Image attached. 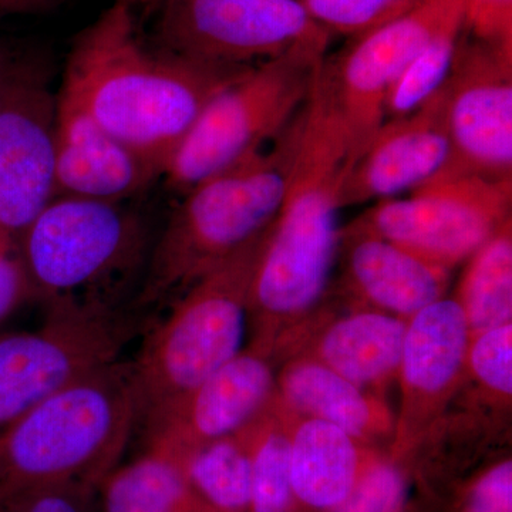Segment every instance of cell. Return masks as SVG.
Listing matches in <instances>:
<instances>
[{
    "instance_id": "6da1fadb",
    "label": "cell",
    "mask_w": 512,
    "mask_h": 512,
    "mask_svg": "<svg viewBox=\"0 0 512 512\" xmlns=\"http://www.w3.org/2000/svg\"><path fill=\"white\" fill-rule=\"evenodd\" d=\"M247 69L151 49L128 2L117 0L74 40L59 94L163 177L204 107Z\"/></svg>"
},
{
    "instance_id": "7a4b0ae2",
    "label": "cell",
    "mask_w": 512,
    "mask_h": 512,
    "mask_svg": "<svg viewBox=\"0 0 512 512\" xmlns=\"http://www.w3.org/2000/svg\"><path fill=\"white\" fill-rule=\"evenodd\" d=\"M303 111L274 143L181 195L150 249L136 303L181 296L274 225L301 143Z\"/></svg>"
},
{
    "instance_id": "3957f363",
    "label": "cell",
    "mask_w": 512,
    "mask_h": 512,
    "mask_svg": "<svg viewBox=\"0 0 512 512\" xmlns=\"http://www.w3.org/2000/svg\"><path fill=\"white\" fill-rule=\"evenodd\" d=\"M138 424L133 363L66 384L0 434V493L45 484L99 487Z\"/></svg>"
},
{
    "instance_id": "277c9868",
    "label": "cell",
    "mask_w": 512,
    "mask_h": 512,
    "mask_svg": "<svg viewBox=\"0 0 512 512\" xmlns=\"http://www.w3.org/2000/svg\"><path fill=\"white\" fill-rule=\"evenodd\" d=\"M272 228L175 299L170 315L148 333L131 362L138 423L190 393L244 349L249 293Z\"/></svg>"
},
{
    "instance_id": "5b68a950",
    "label": "cell",
    "mask_w": 512,
    "mask_h": 512,
    "mask_svg": "<svg viewBox=\"0 0 512 512\" xmlns=\"http://www.w3.org/2000/svg\"><path fill=\"white\" fill-rule=\"evenodd\" d=\"M18 248L33 298L111 308L146 269L147 227L120 202L59 195L23 231Z\"/></svg>"
},
{
    "instance_id": "8992f818",
    "label": "cell",
    "mask_w": 512,
    "mask_h": 512,
    "mask_svg": "<svg viewBox=\"0 0 512 512\" xmlns=\"http://www.w3.org/2000/svg\"><path fill=\"white\" fill-rule=\"evenodd\" d=\"M328 43L329 37L301 43L248 67L215 94L165 167L168 190L181 197L274 143L311 96Z\"/></svg>"
},
{
    "instance_id": "52a82bcc",
    "label": "cell",
    "mask_w": 512,
    "mask_h": 512,
    "mask_svg": "<svg viewBox=\"0 0 512 512\" xmlns=\"http://www.w3.org/2000/svg\"><path fill=\"white\" fill-rule=\"evenodd\" d=\"M133 333L114 308L49 305L36 330L0 335V434L66 384L120 359Z\"/></svg>"
},
{
    "instance_id": "ba28073f",
    "label": "cell",
    "mask_w": 512,
    "mask_h": 512,
    "mask_svg": "<svg viewBox=\"0 0 512 512\" xmlns=\"http://www.w3.org/2000/svg\"><path fill=\"white\" fill-rule=\"evenodd\" d=\"M512 180L440 175L406 198L376 202L355 224L453 271L511 221Z\"/></svg>"
},
{
    "instance_id": "9c48e42d",
    "label": "cell",
    "mask_w": 512,
    "mask_h": 512,
    "mask_svg": "<svg viewBox=\"0 0 512 512\" xmlns=\"http://www.w3.org/2000/svg\"><path fill=\"white\" fill-rule=\"evenodd\" d=\"M158 49L207 66H255L330 37L301 0H163Z\"/></svg>"
},
{
    "instance_id": "30bf717a",
    "label": "cell",
    "mask_w": 512,
    "mask_h": 512,
    "mask_svg": "<svg viewBox=\"0 0 512 512\" xmlns=\"http://www.w3.org/2000/svg\"><path fill=\"white\" fill-rule=\"evenodd\" d=\"M464 23V0H410L338 56L325 59L323 79L330 96L366 147L384 121L387 96L397 77L434 36Z\"/></svg>"
},
{
    "instance_id": "8fae6325",
    "label": "cell",
    "mask_w": 512,
    "mask_h": 512,
    "mask_svg": "<svg viewBox=\"0 0 512 512\" xmlns=\"http://www.w3.org/2000/svg\"><path fill=\"white\" fill-rule=\"evenodd\" d=\"M439 93L451 146L441 175L512 180V49L464 32Z\"/></svg>"
},
{
    "instance_id": "7c38bea8",
    "label": "cell",
    "mask_w": 512,
    "mask_h": 512,
    "mask_svg": "<svg viewBox=\"0 0 512 512\" xmlns=\"http://www.w3.org/2000/svg\"><path fill=\"white\" fill-rule=\"evenodd\" d=\"M55 126L45 76L10 66L0 100V232L16 242L56 197Z\"/></svg>"
},
{
    "instance_id": "4fadbf2b",
    "label": "cell",
    "mask_w": 512,
    "mask_h": 512,
    "mask_svg": "<svg viewBox=\"0 0 512 512\" xmlns=\"http://www.w3.org/2000/svg\"><path fill=\"white\" fill-rule=\"evenodd\" d=\"M274 357L249 343L190 393L144 421L147 447L187 467L202 447L245 429L274 400Z\"/></svg>"
},
{
    "instance_id": "5bb4252c",
    "label": "cell",
    "mask_w": 512,
    "mask_h": 512,
    "mask_svg": "<svg viewBox=\"0 0 512 512\" xmlns=\"http://www.w3.org/2000/svg\"><path fill=\"white\" fill-rule=\"evenodd\" d=\"M471 333L456 298H443L407 320L399 376L402 407L394 451L406 453L431 429L467 375Z\"/></svg>"
},
{
    "instance_id": "9a60e30c",
    "label": "cell",
    "mask_w": 512,
    "mask_h": 512,
    "mask_svg": "<svg viewBox=\"0 0 512 512\" xmlns=\"http://www.w3.org/2000/svg\"><path fill=\"white\" fill-rule=\"evenodd\" d=\"M450 160V138L437 90L419 109L380 124L343 183L340 207L412 192L443 174Z\"/></svg>"
},
{
    "instance_id": "2e32d148",
    "label": "cell",
    "mask_w": 512,
    "mask_h": 512,
    "mask_svg": "<svg viewBox=\"0 0 512 512\" xmlns=\"http://www.w3.org/2000/svg\"><path fill=\"white\" fill-rule=\"evenodd\" d=\"M160 177L136 153L110 136L79 104L57 94L56 197L120 202Z\"/></svg>"
},
{
    "instance_id": "e0dca14e",
    "label": "cell",
    "mask_w": 512,
    "mask_h": 512,
    "mask_svg": "<svg viewBox=\"0 0 512 512\" xmlns=\"http://www.w3.org/2000/svg\"><path fill=\"white\" fill-rule=\"evenodd\" d=\"M338 258L353 296L370 309L409 320L439 301L451 272L424 261L355 222L340 228Z\"/></svg>"
},
{
    "instance_id": "ac0fdd59",
    "label": "cell",
    "mask_w": 512,
    "mask_h": 512,
    "mask_svg": "<svg viewBox=\"0 0 512 512\" xmlns=\"http://www.w3.org/2000/svg\"><path fill=\"white\" fill-rule=\"evenodd\" d=\"M275 396L296 416L328 421L360 444L394 431L392 414L380 397L305 353L286 363L276 376Z\"/></svg>"
},
{
    "instance_id": "d6986e66",
    "label": "cell",
    "mask_w": 512,
    "mask_h": 512,
    "mask_svg": "<svg viewBox=\"0 0 512 512\" xmlns=\"http://www.w3.org/2000/svg\"><path fill=\"white\" fill-rule=\"evenodd\" d=\"M406 330L407 320L360 309L329 323L305 355L365 392L380 393L399 376Z\"/></svg>"
},
{
    "instance_id": "ffe728a7",
    "label": "cell",
    "mask_w": 512,
    "mask_h": 512,
    "mask_svg": "<svg viewBox=\"0 0 512 512\" xmlns=\"http://www.w3.org/2000/svg\"><path fill=\"white\" fill-rule=\"evenodd\" d=\"M369 456L346 431L328 421L298 417L291 436L293 505L333 512L355 487Z\"/></svg>"
},
{
    "instance_id": "44dd1931",
    "label": "cell",
    "mask_w": 512,
    "mask_h": 512,
    "mask_svg": "<svg viewBox=\"0 0 512 512\" xmlns=\"http://www.w3.org/2000/svg\"><path fill=\"white\" fill-rule=\"evenodd\" d=\"M103 512H200L185 464L147 447L140 457L116 466L101 480Z\"/></svg>"
},
{
    "instance_id": "7402d4cb",
    "label": "cell",
    "mask_w": 512,
    "mask_h": 512,
    "mask_svg": "<svg viewBox=\"0 0 512 512\" xmlns=\"http://www.w3.org/2000/svg\"><path fill=\"white\" fill-rule=\"evenodd\" d=\"M511 221L468 259L458 286L456 299L466 313L471 338L512 323Z\"/></svg>"
},
{
    "instance_id": "603a6c76",
    "label": "cell",
    "mask_w": 512,
    "mask_h": 512,
    "mask_svg": "<svg viewBox=\"0 0 512 512\" xmlns=\"http://www.w3.org/2000/svg\"><path fill=\"white\" fill-rule=\"evenodd\" d=\"M251 424L192 454L187 477L198 503L211 512H248L251 503Z\"/></svg>"
},
{
    "instance_id": "cb8c5ba5",
    "label": "cell",
    "mask_w": 512,
    "mask_h": 512,
    "mask_svg": "<svg viewBox=\"0 0 512 512\" xmlns=\"http://www.w3.org/2000/svg\"><path fill=\"white\" fill-rule=\"evenodd\" d=\"M299 416L276 396L251 423V503L248 512H291V436Z\"/></svg>"
},
{
    "instance_id": "d4e9b609",
    "label": "cell",
    "mask_w": 512,
    "mask_h": 512,
    "mask_svg": "<svg viewBox=\"0 0 512 512\" xmlns=\"http://www.w3.org/2000/svg\"><path fill=\"white\" fill-rule=\"evenodd\" d=\"M463 33L464 23L447 26L414 57L387 96L384 120L399 119L419 109L443 86Z\"/></svg>"
},
{
    "instance_id": "484cf974",
    "label": "cell",
    "mask_w": 512,
    "mask_h": 512,
    "mask_svg": "<svg viewBox=\"0 0 512 512\" xmlns=\"http://www.w3.org/2000/svg\"><path fill=\"white\" fill-rule=\"evenodd\" d=\"M467 372L488 392L511 402L512 323L485 330L471 338Z\"/></svg>"
},
{
    "instance_id": "4316f807",
    "label": "cell",
    "mask_w": 512,
    "mask_h": 512,
    "mask_svg": "<svg viewBox=\"0 0 512 512\" xmlns=\"http://www.w3.org/2000/svg\"><path fill=\"white\" fill-rule=\"evenodd\" d=\"M306 12L329 33L363 35L399 12L410 0H301Z\"/></svg>"
},
{
    "instance_id": "83f0119b",
    "label": "cell",
    "mask_w": 512,
    "mask_h": 512,
    "mask_svg": "<svg viewBox=\"0 0 512 512\" xmlns=\"http://www.w3.org/2000/svg\"><path fill=\"white\" fill-rule=\"evenodd\" d=\"M404 477L392 461L367 458L355 487L333 512H399L404 500Z\"/></svg>"
},
{
    "instance_id": "f1b7e54d",
    "label": "cell",
    "mask_w": 512,
    "mask_h": 512,
    "mask_svg": "<svg viewBox=\"0 0 512 512\" xmlns=\"http://www.w3.org/2000/svg\"><path fill=\"white\" fill-rule=\"evenodd\" d=\"M96 488L45 484L0 493V512H94Z\"/></svg>"
},
{
    "instance_id": "f546056e",
    "label": "cell",
    "mask_w": 512,
    "mask_h": 512,
    "mask_svg": "<svg viewBox=\"0 0 512 512\" xmlns=\"http://www.w3.org/2000/svg\"><path fill=\"white\" fill-rule=\"evenodd\" d=\"M464 32L512 49V0H464Z\"/></svg>"
},
{
    "instance_id": "4dcf8cb0",
    "label": "cell",
    "mask_w": 512,
    "mask_h": 512,
    "mask_svg": "<svg viewBox=\"0 0 512 512\" xmlns=\"http://www.w3.org/2000/svg\"><path fill=\"white\" fill-rule=\"evenodd\" d=\"M33 298L18 242L0 232V323Z\"/></svg>"
},
{
    "instance_id": "1f68e13d",
    "label": "cell",
    "mask_w": 512,
    "mask_h": 512,
    "mask_svg": "<svg viewBox=\"0 0 512 512\" xmlns=\"http://www.w3.org/2000/svg\"><path fill=\"white\" fill-rule=\"evenodd\" d=\"M464 512H512V463L503 460L474 481Z\"/></svg>"
},
{
    "instance_id": "d6a6232c",
    "label": "cell",
    "mask_w": 512,
    "mask_h": 512,
    "mask_svg": "<svg viewBox=\"0 0 512 512\" xmlns=\"http://www.w3.org/2000/svg\"><path fill=\"white\" fill-rule=\"evenodd\" d=\"M63 0H0V15H39L57 8Z\"/></svg>"
},
{
    "instance_id": "836d02e7",
    "label": "cell",
    "mask_w": 512,
    "mask_h": 512,
    "mask_svg": "<svg viewBox=\"0 0 512 512\" xmlns=\"http://www.w3.org/2000/svg\"><path fill=\"white\" fill-rule=\"evenodd\" d=\"M10 66L6 62L5 55L0 50V100H2L3 90H5L6 79H8Z\"/></svg>"
},
{
    "instance_id": "e575fe53",
    "label": "cell",
    "mask_w": 512,
    "mask_h": 512,
    "mask_svg": "<svg viewBox=\"0 0 512 512\" xmlns=\"http://www.w3.org/2000/svg\"><path fill=\"white\" fill-rule=\"evenodd\" d=\"M200 512H211V511H210V510H207V508H204V507H202V505H201V510H200Z\"/></svg>"
},
{
    "instance_id": "d590c367",
    "label": "cell",
    "mask_w": 512,
    "mask_h": 512,
    "mask_svg": "<svg viewBox=\"0 0 512 512\" xmlns=\"http://www.w3.org/2000/svg\"><path fill=\"white\" fill-rule=\"evenodd\" d=\"M124 2H128V3H130V2H140V0H124Z\"/></svg>"
},
{
    "instance_id": "8d00e7d4",
    "label": "cell",
    "mask_w": 512,
    "mask_h": 512,
    "mask_svg": "<svg viewBox=\"0 0 512 512\" xmlns=\"http://www.w3.org/2000/svg\"><path fill=\"white\" fill-rule=\"evenodd\" d=\"M140 2H150V0H140Z\"/></svg>"
}]
</instances>
